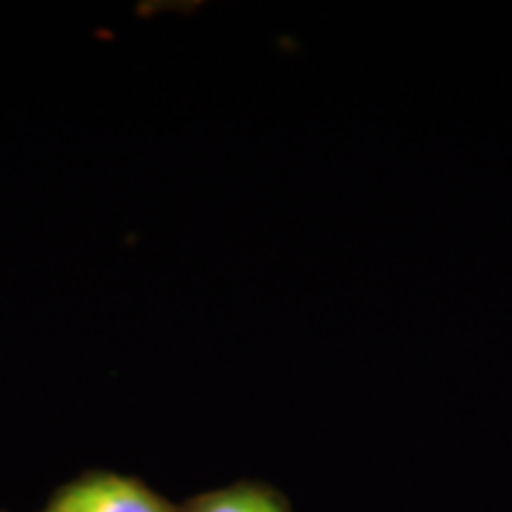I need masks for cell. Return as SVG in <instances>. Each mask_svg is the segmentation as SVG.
<instances>
[{"mask_svg": "<svg viewBox=\"0 0 512 512\" xmlns=\"http://www.w3.org/2000/svg\"><path fill=\"white\" fill-rule=\"evenodd\" d=\"M0 512H5V510H0Z\"/></svg>", "mask_w": 512, "mask_h": 512, "instance_id": "3", "label": "cell"}, {"mask_svg": "<svg viewBox=\"0 0 512 512\" xmlns=\"http://www.w3.org/2000/svg\"><path fill=\"white\" fill-rule=\"evenodd\" d=\"M43 512H181V505L133 475L86 470L55 489Z\"/></svg>", "mask_w": 512, "mask_h": 512, "instance_id": "1", "label": "cell"}, {"mask_svg": "<svg viewBox=\"0 0 512 512\" xmlns=\"http://www.w3.org/2000/svg\"><path fill=\"white\" fill-rule=\"evenodd\" d=\"M181 512H294L290 498L266 482H235L202 491L181 505Z\"/></svg>", "mask_w": 512, "mask_h": 512, "instance_id": "2", "label": "cell"}]
</instances>
